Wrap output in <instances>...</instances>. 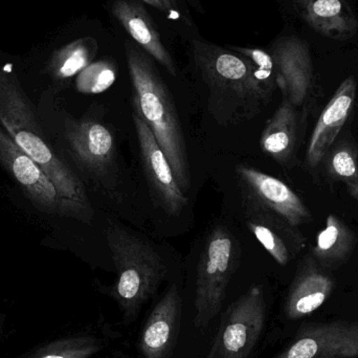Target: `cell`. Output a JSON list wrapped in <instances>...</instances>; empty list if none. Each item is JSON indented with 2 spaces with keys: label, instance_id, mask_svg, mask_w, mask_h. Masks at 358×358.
<instances>
[{
  "label": "cell",
  "instance_id": "cell-1",
  "mask_svg": "<svg viewBox=\"0 0 358 358\" xmlns=\"http://www.w3.org/2000/svg\"><path fill=\"white\" fill-rule=\"evenodd\" d=\"M0 125L46 174L71 210L73 218L90 223L94 216L85 187L56 155L36 119L31 102L17 78L0 69Z\"/></svg>",
  "mask_w": 358,
  "mask_h": 358
},
{
  "label": "cell",
  "instance_id": "cell-2",
  "mask_svg": "<svg viewBox=\"0 0 358 358\" xmlns=\"http://www.w3.org/2000/svg\"><path fill=\"white\" fill-rule=\"evenodd\" d=\"M128 69L134 87V111L155 134L183 193L191 187L187 145L178 111L165 84L140 50L127 48Z\"/></svg>",
  "mask_w": 358,
  "mask_h": 358
},
{
  "label": "cell",
  "instance_id": "cell-3",
  "mask_svg": "<svg viewBox=\"0 0 358 358\" xmlns=\"http://www.w3.org/2000/svg\"><path fill=\"white\" fill-rule=\"evenodd\" d=\"M107 242L117 275L111 294L129 325L165 279L167 266L149 242L119 225H109Z\"/></svg>",
  "mask_w": 358,
  "mask_h": 358
},
{
  "label": "cell",
  "instance_id": "cell-4",
  "mask_svg": "<svg viewBox=\"0 0 358 358\" xmlns=\"http://www.w3.org/2000/svg\"><path fill=\"white\" fill-rule=\"evenodd\" d=\"M198 64L210 90L208 109L220 125L250 121L258 115L263 98L252 76L248 58L224 50H210L200 55Z\"/></svg>",
  "mask_w": 358,
  "mask_h": 358
},
{
  "label": "cell",
  "instance_id": "cell-5",
  "mask_svg": "<svg viewBox=\"0 0 358 358\" xmlns=\"http://www.w3.org/2000/svg\"><path fill=\"white\" fill-rule=\"evenodd\" d=\"M239 258L234 236L225 227H215L206 237L198 261L194 298V326L198 329L208 327L220 313Z\"/></svg>",
  "mask_w": 358,
  "mask_h": 358
},
{
  "label": "cell",
  "instance_id": "cell-6",
  "mask_svg": "<svg viewBox=\"0 0 358 358\" xmlns=\"http://www.w3.org/2000/svg\"><path fill=\"white\" fill-rule=\"evenodd\" d=\"M266 302L262 288L252 285L225 311L215 336V358H250L264 329Z\"/></svg>",
  "mask_w": 358,
  "mask_h": 358
},
{
  "label": "cell",
  "instance_id": "cell-7",
  "mask_svg": "<svg viewBox=\"0 0 358 358\" xmlns=\"http://www.w3.org/2000/svg\"><path fill=\"white\" fill-rule=\"evenodd\" d=\"M0 165L40 212L71 217V210L41 168L25 155L0 125Z\"/></svg>",
  "mask_w": 358,
  "mask_h": 358
},
{
  "label": "cell",
  "instance_id": "cell-8",
  "mask_svg": "<svg viewBox=\"0 0 358 358\" xmlns=\"http://www.w3.org/2000/svg\"><path fill=\"white\" fill-rule=\"evenodd\" d=\"M64 138L77 165L94 178L104 180L115 165V140L111 130L94 120L67 119Z\"/></svg>",
  "mask_w": 358,
  "mask_h": 358
},
{
  "label": "cell",
  "instance_id": "cell-9",
  "mask_svg": "<svg viewBox=\"0 0 358 358\" xmlns=\"http://www.w3.org/2000/svg\"><path fill=\"white\" fill-rule=\"evenodd\" d=\"M275 358H358V323L305 324Z\"/></svg>",
  "mask_w": 358,
  "mask_h": 358
},
{
  "label": "cell",
  "instance_id": "cell-10",
  "mask_svg": "<svg viewBox=\"0 0 358 358\" xmlns=\"http://www.w3.org/2000/svg\"><path fill=\"white\" fill-rule=\"evenodd\" d=\"M132 119L149 185L164 210L171 216H178L187 206V196L181 189L171 165L150 128L136 111L132 113Z\"/></svg>",
  "mask_w": 358,
  "mask_h": 358
},
{
  "label": "cell",
  "instance_id": "cell-11",
  "mask_svg": "<svg viewBox=\"0 0 358 358\" xmlns=\"http://www.w3.org/2000/svg\"><path fill=\"white\" fill-rule=\"evenodd\" d=\"M236 174L241 191L250 194L290 227L310 221V212L304 202L283 181L245 165H238Z\"/></svg>",
  "mask_w": 358,
  "mask_h": 358
},
{
  "label": "cell",
  "instance_id": "cell-12",
  "mask_svg": "<svg viewBox=\"0 0 358 358\" xmlns=\"http://www.w3.org/2000/svg\"><path fill=\"white\" fill-rule=\"evenodd\" d=\"M182 319V299L172 285L153 307L141 332L138 350L145 358H172Z\"/></svg>",
  "mask_w": 358,
  "mask_h": 358
},
{
  "label": "cell",
  "instance_id": "cell-13",
  "mask_svg": "<svg viewBox=\"0 0 358 358\" xmlns=\"http://www.w3.org/2000/svg\"><path fill=\"white\" fill-rule=\"evenodd\" d=\"M355 96L357 82L355 78L349 77L341 84L331 100L326 105L307 147L306 161L310 167L319 165L327 155L350 115Z\"/></svg>",
  "mask_w": 358,
  "mask_h": 358
},
{
  "label": "cell",
  "instance_id": "cell-14",
  "mask_svg": "<svg viewBox=\"0 0 358 358\" xmlns=\"http://www.w3.org/2000/svg\"><path fill=\"white\" fill-rule=\"evenodd\" d=\"M275 81L284 96L294 107L301 106L308 96L313 81V67L306 46L296 39L279 45L273 58Z\"/></svg>",
  "mask_w": 358,
  "mask_h": 358
},
{
  "label": "cell",
  "instance_id": "cell-15",
  "mask_svg": "<svg viewBox=\"0 0 358 358\" xmlns=\"http://www.w3.org/2000/svg\"><path fill=\"white\" fill-rule=\"evenodd\" d=\"M241 195L244 217L250 233L278 264L285 266L289 262L290 252L287 239L285 234L282 233V229L288 223L265 208L250 194L241 191Z\"/></svg>",
  "mask_w": 358,
  "mask_h": 358
},
{
  "label": "cell",
  "instance_id": "cell-16",
  "mask_svg": "<svg viewBox=\"0 0 358 358\" xmlns=\"http://www.w3.org/2000/svg\"><path fill=\"white\" fill-rule=\"evenodd\" d=\"M334 286V281L313 264L305 265L294 279L286 300L288 319L300 320L313 315L328 300Z\"/></svg>",
  "mask_w": 358,
  "mask_h": 358
},
{
  "label": "cell",
  "instance_id": "cell-17",
  "mask_svg": "<svg viewBox=\"0 0 358 358\" xmlns=\"http://www.w3.org/2000/svg\"><path fill=\"white\" fill-rule=\"evenodd\" d=\"M298 8L310 27L334 39L355 35L357 22L342 0H298Z\"/></svg>",
  "mask_w": 358,
  "mask_h": 358
},
{
  "label": "cell",
  "instance_id": "cell-18",
  "mask_svg": "<svg viewBox=\"0 0 358 358\" xmlns=\"http://www.w3.org/2000/svg\"><path fill=\"white\" fill-rule=\"evenodd\" d=\"M113 13L126 31L142 46L143 50H146L157 62L164 65L169 73L176 76V69L173 60L162 43L157 29L144 10L141 6H136L125 0H119L113 6Z\"/></svg>",
  "mask_w": 358,
  "mask_h": 358
},
{
  "label": "cell",
  "instance_id": "cell-19",
  "mask_svg": "<svg viewBox=\"0 0 358 358\" xmlns=\"http://www.w3.org/2000/svg\"><path fill=\"white\" fill-rule=\"evenodd\" d=\"M296 141V109L294 105L284 100L265 126L261 134L260 147L265 155L284 165L294 155Z\"/></svg>",
  "mask_w": 358,
  "mask_h": 358
},
{
  "label": "cell",
  "instance_id": "cell-20",
  "mask_svg": "<svg viewBox=\"0 0 358 358\" xmlns=\"http://www.w3.org/2000/svg\"><path fill=\"white\" fill-rule=\"evenodd\" d=\"M355 236L348 227L336 215H329L326 227L317 235L313 248L315 256L325 262L344 261L352 252Z\"/></svg>",
  "mask_w": 358,
  "mask_h": 358
},
{
  "label": "cell",
  "instance_id": "cell-21",
  "mask_svg": "<svg viewBox=\"0 0 358 358\" xmlns=\"http://www.w3.org/2000/svg\"><path fill=\"white\" fill-rule=\"evenodd\" d=\"M102 348V342L94 336H73L50 343L27 358H90Z\"/></svg>",
  "mask_w": 358,
  "mask_h": 358
},
{
  "label": "cell",
  "instance_id": "cell-22",
  "mask_svg": "<svg viewBox=\"0 0 358 358\" xmlns=\"http://www.w3.org/2000/svg\"><path fill=\"white\" fill-rule=\"evenodd\" d=\"M92 59V50L86 42H75L57 52L52 58L50 69L58 79H69L86 69Z\"/></svg>",
  "mask_w": 358,
  "mask_h": 358
},
{
  "label": "cell",
  "instance_id": "cell-23",
  "mask_svg": "<svg viewBox=\"0 0 358 358\" xmlns=\"http://www.w3.org/2000/svg\"><path fill=\"white\" fill-rule=\"evenodd\" d=\"M117 79L115 66L107 61L92 63L78 76L77 88L80 92L96 94L104 92Z\"/></svg>",
  "mask_w": 358,
  "mask_h": 358
},
{
  "label": "cell",
  "instance_id": "cell-24",
  "mask_svg": "<svg viewBox=\"0 0 358 358\" xmlns=\"http://www.w3.org/2000/svg\"><path fill=\"white\" fill-rule=\"evenodd\" d=\"M330 173L346 185L349 194L358 202V165L350 147H340L329 162Z\"/></svg>",
  "mask_w": 358,
  "mask_h": 358
},
{
  "label": "cell",
  "instance_id": "cell-25",
  "mask_svg": "<svg viewBox=\"0 0 358 358\" xmlns=\"http://www.w3.org/2000/svg\"><path fill=\"white\" fill-rule=\"evenodd\" d=\"M250 61L252 76L265 101L273 94L275 81V67L273 57L261 50H240Z\"/></svg>",
  "mask_w": 358,
  "mask_h": 358
},
{
  "label": "cell",
  "instance_id": "cell-26",
  "mask_svg": "<svg viewBox=\"0 0 358 358\" xmlns=\"http://www.w3.org/2000/svg\"><path fill=\"white\" fill-rule=\"evenodd\" d=\"M143 1L155 6V8H159V10H163V12H167V8H166L165 4H164L162 0H143Z\"/></svg>",
  "mask_w": 358,
  "mask_h": 358
},
{
  "label": "cell",
  "instance_id": "cell-27",
  "mask_svg": "<svg viewBox=\"0 0 358 358\" xmlns=\"http://www.w3.org/2000/svg\"><path fill=\"white\" fill-rule=\"evenodd\" d=\"M165 4L167 12L174 13V10L176 8V0H162Z\"/></svg>",
  "mask_w": 358,
  "mask_h": 358
},
{
  "label": "cell",
  "instance_id": "cell-28",
  "mask_svg": "<svg viewBox=\"0 0 358 358\" xmlns=\"http://www.w3.org/2000/svg\"><path fill=\"white\" fill-rule=\"evenodd\" d=\"M216 343L213 341L212 347H210V351H208V355H206V358H215V355H216Z\"/></svg>",
  "mask_w": 358,
  "mask_h": 358
},
{
  "label": "cell",
  "instance_id": "cell-29",
  "mask_svg": "<svg viewBox=\"0 0 358 358\" xmlns=\"http://www.w3.org/2000/svg\"><path fill=\"white\" fill-rule=\"evenodd\" d=\"M1 321H2V319H1V317H0V326H1Z\"/></svg>",
  "mask_w": 358,
  "mask_h": 358
}]
</instances>
